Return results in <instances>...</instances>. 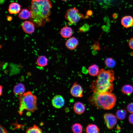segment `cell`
Masks as SVG:
<instances>
[{"mask_svg": "<svg viewBox=\"0 0 133 133\" xmlns=\"http://www.w3.org/2000/svg\"><path fill=\"white\" fill-rule=\"evenodd\" d=\"M51 7L49 0H32L29 8L31 21L37 26H43L46 22L50 21Z\"/></svg>", "mask_w": 133, "mask_h": 133, "instance_id": "cell-1", "label": "cell"}, {"mask_svg": "<svg viewBox=\"0 0 133 133\" xmlns=\"http://www.w3.org/2000/svg\"><path fill=\"white\" fill-rule=\"evenodd\" d=\"M97 76L96 80L91 84L92 91L93 92L111 93L114 89L113 82L115 79L114 71L102 68L100 70Z\"/></svg>", "mask_w": 133, "mask_h": 133, "instance_id": "cell-2", "label": "cell"}, {"mask_svg": "<svg viewBox=\"0 0 133 133\" xmlns=\"http://www.w3.org/2000/svg\"><path fill=\"white\" fill-rule=\"evenodd\" d=\"M88 100L91 104L98 108L108 110L115 106L116 98L111 93L94 92Z\"/></svg>", "mask_w": 133, "mask_h": 133, "instance_id": "cell-3", "label": "cell"}, {"mask_svg": "<svg viewBox=\"0 0 133 133\" xmlns=\"http://www.w3.org/2000/svg\"><path fill=\"white\" fill-rule=\"evenodd\" d=\"M18 113L22 115L24 110L33 112L37 109V98L31 91H29L19 96Z\"/></svg>", "mask_w": 133, "mask_h": 133, "instance_id": "cell-4", "label": "cell"}, {"mask_svg": "<svg viewBox=\"0 0 133 133\" xmlns=\"http://www.w3.org/2000/svg\"><path fill=\"white\" fill-rule=\"evenodd\" d=\"M65 18L68 21V24L72 25L76 23L81 19L84 18V17L79 12L78 9L74 7L67 11Z\"/></svg>", "mask_w": 133, "mask_h": 133, "instance_id": "cell-5", "label": "cell"}, {"mask_svg": "<svg viewBox=\"0 0 133 133\" xmlns=\"http://www.w3.org/2000/svg\"><path fill=\"white\" fill-rule=\"evenodd\" d=\"M103 118L106 126L109 129H112L116 124V117L112 114H105Z\"/></svg>", "mask_w": 133, "mask_h": 133, "instance_id": "cell-6", "label": "cell"}, {"mask_svg": "<svg viewBox=\"0 0 133 133\" xmlns=\"http://www.w3.org/2000/svg\"><path fill=\"white\" fill-rule=\"evenodd\" d=\"M71 94L76 98H81L83 96V90L82 86L77 82L74 83L70 90Z\"/></svg>", "mask_w": 133, "mask_h": 133, "instance_id": "cell-7", "label": "cell"}, {"mask_svg": "<svg viewBox=\"0 0 133 133\" xmlns=\"http://www.w3.org/2000/svg\"><path fill=\"white\" fill-rule=\"evenodd\" d=\"M52 105L56 108H60L64 105L65 101L63 97L61 95H57L55 96L51 101Z\"/></svg>", "mask_w": 133, "mask_h": 133, "instance_id": "cell-8", "label": "cell"}, {"mask_svg": "<svg viewBox=\"0 0 133 133\" xmlns=\"http://www.w3.org/2000/svg\"><path fill=\"white\" fill-rule=\"evenodd\" d=\"M79 41L75 37H73L68 39L65 43V45L69 50H73L77 47Z\"/></svg>", "mask_w": 133, "mask_h": 133, "instance_id": "cell-9", "label": "cell"}, {"mask_svg": "<svg viewBox=\"0 0 133 133\" xmlns=\"http://www.w3.org/2000/svg\"><path fill=\"white\" fill-rule=\"evenodd\" d=\"M22 26L23 31L26 33L30 34L34 31V25L32 22L25 21L22 23Z\"/></svg>", "mask_w": 133, "mask_h": 133, "instance_id": "cell-10", "label": "cell"}, {"mask_svg": "<svg viewBox=\"0 0 133 133\" xmlns=\"http://www.w3.org/2000/svg\"><path fill=\"white\" fill-rule=\"evenodd\" d=\"M121 23L124 27H130L133 25V18L129 16H124L122 18Z\"/></svg>", "mask_w": 133, "mask_h": 133, "instance_id": "cell-11", "label": "cell"}, {"mask_svg": "<svg viewBox=\"0 0 133 133\" xmlns=\"http://www.w3.org/2000/svg\"><path fill=\"white\" fill-rule=\"evenodd\" d=\"M74 112L78 115L83 114L85 110V106L82 102H78L75 103L73 106Z\"/></svg>", "mask_w": 133, "mask_h": 133, "instance_id": "cell-12", "label": "cell"}, {"mask_svg": "<svg viewBox=\"0 0 133 133\" xmlns=\"http://www.w3.org/2000/svg\"><path fill=\"white\" fill-rule=\"evenodd\" d=\"M60 34L63 37L65 38H68L72 34L73 31L71 27L66 25L61 29Z\"/></svg>", "mask_w": 133, "mask_h": 133, "instance_id": "cell-13", "label": "cell"}, {"mask_svg": "<svg viewBox=\"0 0 133 133\" xmlns=\"http://www.w3.org/2000/svg\"><path fill=\"white\" fill-rule=\"evenodd\" d=\"M25 90L24 84L21 83H19L14 86L13 92L15 95L20 96L24 93Z\"/></svg>", "mask_w": 133, "mask_h": 133, "instance_id": "cell-14", "label": "cell"}, {"mask_svg": "<svg viewBox=\"0 0 133 133\" xmlns=\"http://www.w3.org/2000/svg\"><path fill=\"white\" fill-rule=\"evenodd\" d=\"M20 8L21 6L19 4L16 2H13L10 4L8 10L10 14H16L19 12Z\"/></svg>", "mask_w": 133, "mask_h": 133, "instance_id": "cell-15", "label": "cell"}, {"mask_svg": "<svg viewBox=\"0 0 133 133\" xmlns=\"http://www.w3.org/2000/svg\"><path fill=\"white\" fill-rule=\"evenodd\" d=\"M36 63L38 66L41 67H45L48 64V60L45 56H40L37 59Z\"/></svg>", "mask_w": 133, "mask_h": 133, "instance_id": "cell-16", "label": "cell"}, {"mask_svg": "<svg viewBox=\"0 0 133 133\" xmlns=\"http://www.w3.org/2000/svg\"><path fill=\"white\" fill-rule=\"evenodd\" d=\"M88 70L89 74L94 77L97 76L100 71L98 66L95 64L90 66L88 67Z\"/></svg>", "mask_w": 133, "mask_h": 133, "instance_id": "cell-17", "label": "cell"}, {"mask_svg": "<svg viewBox=\"0 0 133 133\" xmlns=\"http://www.w3.org/2000/svg\"><path fill=\"white\" fill-rule=\"evenodd\" d=\"M99 129L96 125L91 124L88 125L86 128V132L87 133H98Z\"/></svg>", "mask_w": 133, "mask_h": 133, "instance_id": "cell-18", "label": "cell"}, {"mask_svg": "<svg viewBox=\"0 0 133 133\" xmlns=\"http://www.w3.org/2000/svg\"><path fill=\"white\" fill-rule=\"evenodd\" d=\"M31 13L30 11L27 9H23L22 10L18 15L19 18L23 19H28L30 17Z\"/></svg>", "mask_w": 133, "mask_h": 133, "instance_id": "cell-19", "label": "cell"}, {"mask_svg": "<svg viewBox=\"0 0 133 133\" xmlns=\"http://www.w3.org/2000/svg\"><path fill=\"white\" fill-rule=\"evenodd\" d=\"M26 133H42V129L36 125L34 124L33 125L27 129L26 130Z\"/></svg>", "mask_w": 133, "mask_h": 133, "instance_id": "cell-20", "label": "cell"}, {"mask_svg": "<svg viewBox=\"0 0 133 133\" xmlns=\"http://www.w3.org/2000/svg\"><path fill=\"white\" fill-rule=\"evenodd\" d=\"M121 90L122 92L125 94L130 95L133 92V87L130 85H126L122 87Z\"/></svg>", "mask_w": 133, "mask_h": 133, "instance_id": "cell-21", "label": "cell"}, {"mask_svg": "<svg viewBox=\"0 0 133 133\" xmlns=\"http://www.w3.org/2000/svg\"><path fill=\"white\" fill-rule=\"evenodd\" d=\"M127 114V111L125 109L117 110L116 113V117L119 119L122 120L124 119Z\"/></svg>", "mask_w": 133, "mask_h": 133, "instance_id": "cell-22", "label": "cell"}, {"mask_svg": "<svg viewBox=\"0 0 133 133\" xmlns=\"http://www.w3.org/2000/svg\"><path fill=\"white\" fill-rule=\"evenodd\" d=\"M72 130L74 133H81L83 131V128L80 124L75 123L72 125Z\"/></svg>", "mask_w": 133, "mask_h": 133, "instance_id": "cell-23", "label": "cell"}, {"mask_svg": "<svg viewBox=\"0 0 133 133\" xmlns=\"http://www.w3.org/2000/svg\"><path fill=\"white\" fill-rule=\"evenodd\" d=\"M104 63L105 66L110 68L114 67L116 64L115 61L112 58H108L106 59L104 61Z\"/></svg>", "mask_w": 133, "mask_h": 133, "instance_id": "cell-24", "label": "cell"}, {"mask_svg": "<svg viewBox=\"0 0 133 133\" xmlns=\"http://www.w3.org/2000/svg\"><path fill=\"white\" fill-rule=\"evenodd\" d=\"M128 111L130 113L133 114V103L129 104L127 106Z\"/></svg>", "mask_w": 133, "mask_h": 133, "instance_id": "cell-25", "label": "cell"}, {"mask_svg": "<svg viewBox=\"0 0 133 133\" xmlns=\"http://www.w3.org/2000/svg\"><path fill=\"white\" fill-rule=\"evenodd\" d=\"M128 45L129 47L133 50V37L131 38L129 41Z\"/></svg>", "mask_w": 133, "mask_h": 133, "instance_id": "cell-26", "label": "cell"}, {"mask_svg": "<svg viewBox=\"0 0 133 133\" xmlns=\"http://www.w3.org/2000/svg\"><path fill=\"white\" fill-rule=\"evenodd\" d=\"M0 133H7L8 132L7 130L3 127L1 126V125H0Z\"/></svg>", "mask_w": 133, "mask_h": 133, "instance_id": "cell-27", "label": "cell"}, {"mask_svg": "<svg viewBox=\"0 0 133 133\" xmlns=\"http://www.w3.org/2000/svg\"><path fill=\"white\" fill-rule=\"evenodd\" d=\"M128 119L130 123L133 124V114L132 113L129 115Z\"/></svg>", "mask_w": 133, "mask_h": 133, "instance_id": "cell-28", "label": "cell"}, {"mask_svg": "<svg viewBox=\"0 0 133 133\" xmlns=\"http://www.w3.org/2000/svg\"><path fill=\"white\" fill-rule=\"evenodd\" d=\"M2 86L0 85V96H1L2 95Z\"/></svg>", "mask_w": 133, "mask_h": 133, "instance_id": "cell-29", "label": "cell"}, {"mask_svg": "<svg viewBox=\"0 0 133 133\" xmlns=\"http://www.w3.org/2000/svg\"><path fill=\"white\" fill-rule=\"evenodd\" d=\"M62 0L63 1H67V0Z\"/></svg>", "mask_w": 133, "mask_h": 133, "instance_id": "cell-30", "label": "cell"}, {"mask_svg": "<svg viewBox=\"0 0 133 133\" xmlns=\"http://www.w3.org/2000/svg\"></svg>", "mask_w": 133, "mask_h": 133, "instance_id": "cell-31", "label": "cell"}]
</instances>
